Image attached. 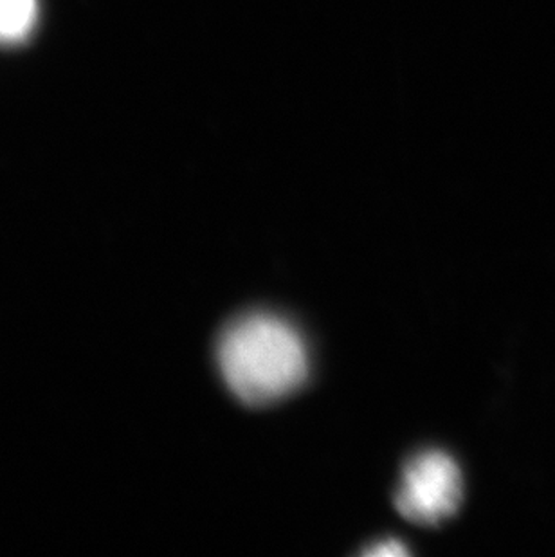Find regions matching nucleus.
Instances as JSON below:
<instances>
[{
	"label": "nucleus",
	"instance_id": "f257e3e1",
	"mask_svg": "<svg viewBox=\"0 0 555 557\" xmlns=\"http://www.w3.org/2000/svg\"><path fill=\"white\" fill-rule=\"evenodd\" d=\"M217 356L231 392L249 406L287 397L309 372L307 348L298 331L268 312H251L230 323Z\"/></svg>",
	"mask_w": 555,
	"mask_h": 557
},
{
	"label": "nucleus",
	"instance_id": "f03ea898",
	"mask_svg": "<svg viewBox=\"0 0 555 557\" xmlns=\"http://www.w3.org/2000/svg\"><path fill=\"white\" fill-rule=\"evenodd\" d=\"M464 496L460 468L442 451L409 458L395 491V507L417 525L435 527L455 515Z\"/></svg>",
	"mask_w": 555,
	"mask_h": 557
},
{
	"label": "nucleus",
	"instance_id": "7ed1b4c3",
	"mask_svg": "<svg viewBox=\"0 0 555 557\" xmlns=\"http://www.w3.org/2000/svg\"><path fill=\"white\" fill-rule=\"evenodd\" d=\"M38 0H0V46L15 48L27 42L38 26Z\"/></svg>",
	"mask_w": 555,
	"mask_h": 557
},
{
	"label": "nucleus",
	"instance_id": "20e7f679",
	"mask_svg": "<svg viewBox=\"0 0 555 557\" xmlns=\"http://www.w3.org/2000/svg\"><path fill=\"white\" fill-rule=\"evenodd\" d=\"M368 556L384 557V556H406L408 548L403 547V543L395 542V540H388V542H381L375 547L367 550Z\"/></svg>",
	"mask_w": 555,
	"mask_h": 557
}]
</instances>
